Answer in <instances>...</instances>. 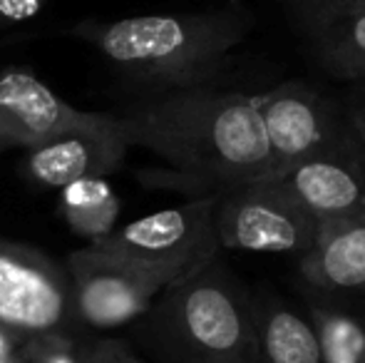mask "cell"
Wrapping results in <instances>:
<instances>
[{
    "label": "cell",
    "mask_w": 365,
    "mask_h": 363,
    "mask_svg": "<svg viewBox=\"0 0 365 363\" xmlns=\"http://www.w3.org/2000/svg\"><path fill=\"white\" fill-rule=\"evenodd\" d=\"M117 117L127 145L145 147L207 194L271 175L256 95L209 83L157 92Z\"/></svg>",
    "instance_id": "6da1fadb"
},
{
    "label": "cell",
    "mask_w": 365,
    "mask_h": 363,
    "mask_svg": "<svg viewBox=\"0 0 365 363\" xmlns=\"http://www.w3.org/2000/svg\"><path fill=\"white\" fill-rule=\"evenodd\" d=\"M251 28L249 10L221 8L105 23L85 20L70 28V35L90 43L122 75L157 95L214 83Z\"/></svg>",
    "instance_id": "7a4b0ae2"
},
{
    "label": "cell",
    "mask_w": 365,
    "mask_h": 363,
    "mask_svg": "<svg viewBox=\"0 0 365 363\" xmlns=\"http://www.w3.org/2000/svg\"><path fill=\"white\" fill-rule=\"evenodd\" d=\"M137 321L159 363H256L254 294L219 257L164 286Z\"/></svg>",
    "instance_id": "3957f363"
},
{
    "label": "cell",
    "mask_w": 365,
    "mask_h": 363,
    "mask_svg": "<svg viewBox=\"0 0 365 363\" xmlns=\"http://www.w3.org/2000/svg\"><path fill=\"white\" fill-rule=\"evenodd\" d=\"M214 207L217 194H202L182 207L162 209L117 227L87 247L162 286L177 284L219 257Z\"/></svg>",
    "instance_id": "277c9868"
},
{
    "label": "cell",
    "mask_w": 365,
    "mask_h": 363,
    "mask_svg": "<svg viewBox=\"0 0 365 363\" xmlns=\"http://www.w3.org/2000/svg\"><path fill=\"white\" fill-rule=\"evenodd\" d=\"M214 194V227L221 249L301 257L321 234V224L271 177Z\"/></svg>",
    "instance_id": "5b68a950"
},
{
    "label": "cell",
    "mask_w": 365,
    "mask_h": 363,
    "mask_svg": "<svg viewBox=\"0 0 365 363\" xmlns=\"http://www.w3.org/2000/svg\"><path fill=\"white\" fill-rule=\"evenodd\" d=\"M0 324L23 341L73 329L65 264L33 247L0 239Z\"/></svg>",
    "instance_id": "8992f818"
},
{
    "label": "cell",
    "mask_w": 365,
    "mask_h": 363,
    "mask_svg": "<svg viewBox=\"0 0 365 363\" xmlns=\"http://www.w3.org/2000/svg\"><path fill=\"white\" fill-rule=\"evenodd\" d=\"M286 192L316 219L333 224L365 214V142L351 122L336 142L274 175Z\"/></svg>",
    "instance_id": "52a82bcc"
},
{
    "label": "cell",
    "mask_w": 365,
    "mask_h": 363,
    "mask_svg": "<svg viewBox=\"0 0 365 363\" xmlns=\"http://www.w3.org/2000/svg\"><path fill=\"white\" fill-rule=\"evenodd\" d=\"M256 100L271 157L269 177L328 147L351 130L348 110L303 80H289L264 95H256Z\"/></svg>",
    "instance_id": "ba28073f"
},
{
    "label": "cell",
    "mask_w": 365,
    "mask_h": 363,
    "mask_svg": "<svg viewBox=\"0 0 365 363\" xmlns=\"http://www.w3.org/2000/svg\"><path fill=\"white\" fill-rule=\"evenodd\" d=\"M65 269L70 276L73 324L95 331L135 324L164 289L159 281L112 262L92 247L70 254Z\"/></svg>",
    "instance_id": "9c48e42d"
},
{
    "label": "cell",
    "mask_w": 365,
    "mask_h": 363,
    "mask_svg": "<svg viewBox=\"0 0 365 363\" xmlns=\"http://www.w3.org/2000/svg\"><path fill=\"white\" fill-rule=\"evenodd\" d=\"M112 122L115 115L77 110L25 70H5L0 75V137L8 147L30 150L53 137Z\"/></svg>",
    "instance_id": "30bf717a"
},
{
    "label": "cell",
    "mask_w": 365,
    "mask_h": 363,
    "mask_svg": "<svg viewBox=\"0 0 365 363\" xmlns=\"http://www.w3.org/2000/svg\"><path fill=\"white\" fill-rule=\"evenodd\" d=\"M318 68L331 78L365 83V0H284Z\"/></svg>",
    "instance_id": "8fae6325"
},
{
    "label": "cell",
    "mask_w": 365,
    "mask_h": 363,
    "mask_svg": "<svg viewBox=\"0 0 365 363\" xmlns=\"http://www.w3.org/2000/svg\"><path fill=\"white\" fill-rule=\"evenodd\" d=\"M127 145L120 117L107 127L68 132L38 147L25 150V170L38 184L63 189L65 184L87 177H107L127 160Z\"/></svg>",
    "instance_id": "7c38bea8"
},
{
    "label": "cell",
    "mask_w": 365,
    "mask_h": 363,
    "mask_svg": "<svg viewBox=\"0 0 365 363\" xmlns=\"http://www.w3.org/2000/svg\"><path fill=\"white\" fill-rule=\"evenodd\" d=\"M298 276L313 299L356 304L365 291V214L323 224L316 244L298 257Z\"/></svg>",
    "instance_id": "4fadbf2b"
},
{
    "label": "cell",
    "mask_w": 365,
    "mask_h": 363,
    "mask_svg": "<svg viewBox=\"0 0 365 363\" xmlns=\"http://www.w3.org/2000/svg\"><path fill=\"white\" fill-rule=\"evenodd\" d=\"M256 363H321V346L308 314L279 296H254Z\"/></svg>",
    "instance_id": "5bb4252c"
},
{
    "label": "cell",
    "mask_w": 365,
    "mask_h": 363,
    "mask_svg": "<svg viewBox=\"0 0 365 363\" xmlns=\"http://www.w3.org/2000/svg\"><path fill=\"white\" fill-rule=\"evenodd\" d=\"M122 202L105 177L75 180L60 189V214L77 237L95 242L117 229Z\"/></svg>",
    "instance_id": "9a60e30c"
},
{
    "label": "cell",
    "mask_w": 365,
    "mask_h": 363,
    "mask_svg": "<svg viewBox=\"0 0 365 363\" xmlns=\"http://www.w3.org/2000/svg\"><path fill=\"white\" fill-rule=\"evenodd\" d=\"M306 311L318 334L321 363H365V321L356 311L313 296Z\"/></svg>",
    "instance_id": "2e32d148"
},
{
    "label": "cell",
    "mask_w": 365,
    "mask_h": 363,
    "mask_svg": "<svg viewBox=\"0 0 365 363\" xmlns=\"http://www.w3.org/2000/svg\"><path fill=\"white\" fill-rule=\"evenodd\" d=\"M20 363H85V346L70 331H50L25 341Z\"/></svg>",
    "instance_id": "e0dca14e"
},
{
    "label": "cell",
    "mask_w": 365,
    "mask_h": 363,
    "mask_svg": "<svg viewBox=\"0 0 365 363\" xmlns=\"http://www.w3.org/2000/svg\"><path fill=\"white\" fill-rule=\"evenodd\" d=\"M85 363H142L117 339H102L85 346Z\"/></svg>",
    "instance_id": "ac0fdd59"
},
{
    "label": "cell",
    "mask_w": 365,
    "mask_h": 363,
    "mask_svg": "<svg viewBox=\"0 0 365 363\" xmlns=\"http://www.w3.org/2000/svg\"><path fill=\"white\" fill-rule=\"evenodd\" d=\"M48 0H0V25H15L35 18Z\"/></svg>",
    "instance_id": "d6986e66"
},
{
    "label": "cell",
    "mask_w": 365,
    "mask_h": 363,
    "mask_svg": "<svg viewBox=\"0 0 365 363\" xmlns=\"http://www.w3.org/2000/svg\"><path fill=\"white\" fill-rule=\"evenodd\" d=\"M348 117L356 127L358 137L365 142V83H356L351 90V102H348Z\"/></svg>",
    "instance_id": "ffe728a7"
},
{
    "label": "cell",
    "mask_w": 365,
    "mask_h": 363,
    "mask_svg": "<svg viewBox=\"0 0 365 363\" xmlns=\"http://www.w3.org/2000/svg\"><path fill=\"white\" fill-rule=\"evenodd\" d=\"M25 341L0 324V363H20V351Z\"/></svg>",
    "instance_id": "44dd1931"
},
{
    "label": "cell",
    "mask_w": 365,
    "mask_h": 363,
    "mask_svg": "<svg viewBox=\"0 0 365 363\" xmlns=\"http://www.w3.org/2000/svg\"><path fill=\"white\" fill-rule=\"evenodd\" d=\"M348 309H353V311H356V314L361 316V319L365 321V291H363V294L356 299V304H353V306H348Z\"/></svg>",
    "instance_id": "7402d4cb"
},
{
    "label": "cell",
    "mask_w": 365,
    "mask_h": 363,
    "mask_svg": "<svg viewBox=\"0 0 365 363\" xmlns=\"http://www.w3.org/2000/svg\"><path fill=\"white\" fill-rule=\"evenodd\" d=\"M5 150H10V147H8V142H5L3 137H0V155H3Z\"/></svg>",
    "instance_id": "603a6c76"
}]
</instances>
